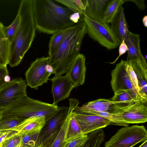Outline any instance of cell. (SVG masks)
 <instances>
[{"label":"cell","mask_w":147,"mask_h":147,"mask_svg":"<svg viewBox=\"0 0 147 147\" xmlns=\"http://www.w3.org/2000/svg\"><path fill=\"white\" fill-rule=\"evenodd\" d=\"M27 86L26 80L21 78L13 79L3 85L0 88V111L27 96Z\"/></svg>","instance_id":"8"},{"label":"cell","mask_w":147,"mask_h":147,"mask_svg":"<svg viewBox=\"0 0 147 147\" xmlns=\"http://www.w3.org/2000/svg\"><path fill=\"white\" fill-rule=\"evenodd\" d=\"M85 61V56L80 53L67 74L76 87L83 85L85 82L86 69Z\"/></svg>","instance_id":"16"},{"label":"cell","mask_w":147,"mask_h":147,"mask_svg":"<svg viewBox=\"0 0 147 147\" xmlns=\"http://www.w3.org/2000/svg\"><path fill=\"white\" fill-rule=\"evenodd\" d=\"M110 23L111 30L119 45L123 40L126 38L129 31L122 6L120 7Z\"/></svg>","instance_id":"14"},{"label":"cell","mask_w":147,"mask_h":147,"mask_svg":"<svg viewBox=\"0 0 147 147\" xmlns=\"http://www.w3.org/2000/svg\"><path fill=\"white\" fill-rule=\"evenodd\" d=\"M20 17L18 30L10 45L8 64L11 67L20 64L30 48L35 36L33 0H22L18 11Z\"/></svg>","instance_id":"2"},{"label":"cell","mask_w":147,"mask_h":147,"mask_svg":"<svg viewBox=\"0 0 147 147\" xmlns=\"http://www.w3.org/2000/svg\"><path fill=\"white\" fill-rule=\"evenodd\" d=\"M142 22L144 26L147 27V16L145 15L143 17L142 20Z\"/></svg>","instance_id":"39"},{"label":"cell","mask_w":147,"mask_h":147,"mask_svg":"<svg viewBox=\"0 0 147 147\" xmlns=\"http://www.w3.org/2000/svg\"><path fill=\"white\" fill-rule=\"evenodd\" d=\"M46 123L44 116L32 117L24 120L13 130L22 134L30 131L41 130Z\"/></svg>","instance_id":"21"},{"label":"cell","mask_w":147,"mask_h":147,"mask_svg":"<svg viewBox=\"0 0 147 147\" xmlns=\"http://www.w3.org/2000/svg\"><path fill=\"white\" fill-rule=\"evenodd\" d=\"M59 107L25 96L8 107L0 111V118L24 120L32 117L44 116L46 123L57 112Z\"/></svg>","instance_id":"4"},{"label":"cell","mask_w":147,"mask_h":147,"mask_svg":"<svg viewBox=\"0 0 147 147\" xmlns=\"http://www.w3.org/2000/svg\"><path fill=\"white\" fill-rule=\"evenodd\" d=\"M52 74L53 69L50 63L49 57L37 58L26 71L25 80L28 86L37 90L39 86L47 82Z\"/></svg>","instance_id":"6"},{"label":"cell","mask_w":147,"mask_h":147,"mask_svg":"<svg viewBox=\"0 0 147 147\" xmlns=\"http://www.w3.org/2000/svg\"><path fill=\"white\" fill-rule=\"evenodd\" d=\"M4 27L0 21V69L7 67L10 52V44L5 33Z\"/></svg>","instance_id":"22"},{"label":"cell","mask_w":147,"mask_h":147,"mask_svg":"<svg viewBox=\"0 0 147 147\" xmlns=\"http://www.w3.org/2000/svg\"><path fill=\"white\" fill-rule=\"evenodd\" d=\"M49 80L52 83V104L54 105H57L59 102L68 98L72 90L76 87L67 74L63 76H54Z\"/></svg>","instance_id":"12"},{"label":"cell","mask_w":147,"mask_h":147,"mask_svg":"<svg viewBox=\"0 0 147 147\" xmlns=\"http://www.w3.org/2000/svg\"><path fill=\"white\" fill-rule=\"evenodd\" d=\"M128 49L127 47L125 42V40H123L119 45V55L113 62L109 63L111 64L115 63L121 56L124 54L127 51Z\"/></svg>","instance_id":"35"},{"label":"cell","mask_w":147,"mask_h":147,"mask_svg":"<svg viewBox=\"0 0 147 147\" xmlns=\"http://www.w3.org/2000/svg\"><path fill=\"white\" fill-rule=\"evenodd\" d=\"M68 110L69 107H59L57 112L41 130L37 143L41 144L42 147H48L59 131Z\"/></svg>","instance_id":"9"},{"label":"cell","mask_w":147,"mask_h":147,"mask_svg":"<svg viewBox=\"0 0 147 147\" xmlns=\"http://www.w3.org/2000/svg\"><path fill=\"white\" fill-rule=\"evenodd\" d=\"M127 64L126 61L121 60L116 65L115 68L111 71V84L114 93L120 90L134 89L136 90L127 72Z\"/></svg>","instance_id":"13"},{"label":"cell","mask_w":147,"mask_h":147,"mask_svg":"<svg viewBox=\"0 0 147 147\" xmlns=\"http://www.w3.org/2000/svg\"><path fill=\"white\" fill-rule=\"evenodd\" d=\"M18 133V132L17 131L13 130L8 131L0 137V145L6 140Z\"/></svg>","instance_id":"37"},{"label":"cell","mask_w":147,"mask_h":147,"mask_svg":"<svg viewBox=\"0 0 147 147\" xmlns=\"http://www.w3.org/2000/svg\"><path fill=\"white\" fill-rule=\"evenodd\" d=\"M21 141V135L18 133L4 141L0 147H20Z\"/></svg>","instance_id":"32"},{"label":"cell","mask_w":147,"mask_h":147,"mask_svg":"<svg viewBox=\"0 0 147 147\" xmlns=\"http://www.w3.org/2000/svg\"><path fill=\"white\" fill-rule=\"evenodd\" d=\"M88 134H83L67 142L65 147H80L87 140Z\"/></svg>","instance_id":"33"},{"label":"cell","mask_w":147,"mask_h":147,"mask_svg":"<svg viewBox=\"0 0 147 147\" xmlns=\"http://www.w3.org/2000/svg\"><path fill=\"white\" fill-rule=\"evenodd\" d=\"M9 74L7 67L0 69V88L6 83L5 80V78L9 75Z\"/></svg>","instance_id":"36"},{"label":"cell","mask_w":147,"mask_h":147,"mask_svg":"<svg viewBox=\"0 0 147 147\" xmlns=\"http://www.w3.org/2000/svg\"><path fill=\"white\" fill-rule=\"evenodd\" d=\"M41 130L32 131L20 134L21 135V146L35 147L37 144Z\"/></svg>","instance_id":"27"},{"label":"cell","mask_w":147,"mask_h":147,"mask_svg":"<svg viewBox=\"0 0 147 147\" xmlns=\"http://www.w3.org/2000/svg\"><path fill=\"white\" fill-rule=\"evenodd\" d=\"M69 106L67 116L58 133L48 147H65L66 144V136L68 127L71 114L79 104L77 99H69Z\"/></svg>","instance_id":"18"},{"label":"cell","mask_w":147,"mask_h":147,"mask_svg":"<svg viewBox=\"0 0 147 147\" xmlns=\"http://www.w3.org/2000/svg\"><path fill=\"white\" fill-rule=\"evenodd\" d=\"M24 120L12 118H0V130H13Z\"/></svg>","instance_id":"31"},{"label":"cell","mask_w":147,"mask_h":147,"mask_svg":"<svg viewBox=\"0 0 147 147\" xmlns=\"http://www.w3.org/2000/svg\"><path fill=\"white\" fill-rule=\"evenodd\" d=\"M82 134H86L111 124V121L105 118L93 114L78 113L73 111Z\"/></svg>","instance_id":"11"},{"label":"cell","mask_w":147,"mask_h":147,"mask_svg":"<svg viewBox=\"0 0 147 147\" xmlns=\"http://www.w3.org/2000/svg\"><path fill=\"white\" fill-rule=\"evenodd\" d=\"M138 147H147V140L144 141Z\"/></svg>","instance_id":"40"},{"label":"cell","mask_w":147,"mask_h":147,"mask_svg":"<svg viewBox=\"0 0 147 147\" xmlns=\"http://www.w3.org/2000/svg\"><path fill=\"white\" fill-rule=\"evenodd\" d=\"M126 0H111L107 5L103 15L105 22L110 23L115 17L122 5Z\"/></svg>","instance_id":"24"},{"label":"cell","mask_w":147,"mask_h":147,"mask_svg":"<svg viewBox=\"0 0 147 147\" xmlns=\"http://www.w3.org/2000/svg\"><path fill=\"white\" fill-rule=\"evenodd\" d=\"M144 97L134 89L120 90L114 93L110 100L113 103L126 102L129 100Z\"/></svg>","instance_id":"23"},{"label":"cell","mask_w":147,"mask_h":147,"mask_svg":"<svg viewBox=\"0 0 147 147\" xmlns=\"http://www.w3.org/2000/svg\"><path fill=\"white\" fill-rule=\"evenodd\" d=\"M111 0H87L85 14L93 20L105 26H110L103 19L104 13Z\"/></svg>","instance_id":"15"},{"label":"cell","mask_w":147,"mask_h":147,"mask_svg":"<svg viewBox=\"0 0 147 147\" xmlns=\"http://www.w3.org/2000/svg\"><path fill=\"white\" fill-rule=\"evenodd\" d=\"M66 6L75 12L82 14L85 13L87 0H54Z\"/></svg>","instance_id":"28"},{"label":"cell","mask_w":147,"mask_h":147,"mask_svg":"<svg viewBox=\"0 0 147 147\" xmlns=\"http://www.w3.org/2000/svg\"><path fill=\"white\" fill-rule=\"evenodd\" d=\"M147 140V131L143 125H133L118 129L105 147H133Z\"/></svg>","instance_id":"5"},{"label":"cell","mask_w":147,"mask_h":147,"mask_svg":"<svg viewBox=\"0 0 147 147\" xmlns=\"http://www.w3.org/2000/svg\"><path fill=\"white\" fill-rule=\"evenodd\" d=\"M126 70L134 87L137 91L141 94L137 76L131 66L127 63L126 67Z\"/></svg>","instance_id":"34"},{"label":"cell","mask_w":147,"mask_h":147,"mask_svg":"<svg viewBox=\"0 0 147 147\" xmlns=\"http://www.w3.org/2000/svg\"><path fill=\"white\" fill-rule=\"evenodd\" d=\"M36 29L53 34L76 24L73 20L76 12L68 7L59 6L51 0H33Z\"/></svg>","instance_id":"1"},{"label":"cell","mask_w":147,"mask_h":147,"mask_svg":"<svg viewBox=\"0 0 147 147\" xmlns=\"http://www.w3.org/2000/svg\"><path fill=\"white\" fill-rule=\"evenodd\" d=\"M84 20L86 26L87 33L101 46L109 50L119 46L111 30L110 26H107L96 21L85 13Z\"/></svg>","instance_id":"7"},{"label":"cell","mask_w":147,"mask_h":147,"mask_svg":"<svg viewBox=\"0 0 147 147\" xmlns=\"http://www.w3.org/2000/svg\"><path fill=\"white\" fill-rule=\"evenodd\" d=\"M8 130H0V137L2 136V135L5 133L6 132H7Z\"/></svg>","instance_id":"41"},{"label":"cell","mask_w":147,"mask_h":147,"mask_svg":"<svg viewBox=\"0 0 147 147\" xmlns=\"http://www.w3.org/2000/svg\"><path fill=\"white\" fill-rule=\"evenodd\" d=\"M87 33V27L83 21L69 28L59 47L50 57L49 62L55 76L67 74L80 53L83 38Z\"/></svg>","instance_id":"3"},{"label":"cell","mask_w":147,"mask_h":147,"mask_svg":"<svg viewBox=\"0 0 147 147\" xmlns=\"http://www.w3.org/2000/svg\"><path fill=\"white\" fill-rule=\"evenodd\" d=\"M83 134L80 127L75 119L73 112L70 116L68 127L66 141H69L76 137Z\"/></svg>","instance_id":"29"},{"label":"cell","mask_w":147,"mask_h":147,"mask_svg":"<svg viewBox=\"0 0 147 147\" xmlns=\"http://www.w3.org/2000/svg\"><path fill=\"white\" fill-rule=\"evenodd\" d=\"M20 147H25V146H20Z\"/></svg>","instance_id":"43"},{"label":"cell","mask_w":147,"mask_h":147,"mask_svg":"<svg viewBox=\"0 0 147 147\" xmlns=\"http://www.w3.org/2000/svg\"><path fill=\"white\" fill-rule=\"evenodd\" d=\"M113 103L110 99L100 98L89 102L81 107L78 106L74 111L84 114H89L92 112H105L110 113Z\"/></svg>","instance_id":"19"},{"label":"cell","mask_w":147,"mask_h":147,"mask_svg":"<svg viewBox=\"0 0 147 147\" xmlns=\"http://www.w3.org/2000/svg\"><path fill=\"white\" fill-rule=\"evenodd\" d=\"M20 22V16L18 13L15 19L11 24L8 26H4V32L10 44L12 42L15 37L18 30Z\"/></svg>","instance_id":"30"},{"label":"cell","mask_w":147,"mask_h":147,"mask_svg":"<svg viewBox=\"0 0 147 147\" xmlns=\"http://www.w3.org/2000/svg\"><path fill=\"white\" fill-rule=\"evenodd\" d=\"M140 35L129 31L125 39V42L128 48L126 61H139L144 63H147L145 57L141 51Z\"/></svg>","instance_id":"17"},{"label":"cell","mask_w":147,"mask_h":147,"mask_svg":"<svg viewBox=\"0 0 147 147\" xmlns=\"http://www.w3.org/2000/svg\"><path fill=\"white\" fill-rule=\"evenodd\" d=\"M126 62L131 66L137 76L141 94L147 98V63L135 60Z\"/></svg>","instance_id":"20"},{"label":"cell","mask_w":147,"mask_h":147,"mask_svg":"<svg viewBox=\"0 0 147 147\" xmlns=\"http://www.w3.org/2000/svg\"><path fill=\"white\" fill-rule=\"evenodd\" d=\"M69 28L61 30L52 34L49 43L48 57H50L59 47L63 40Z\"/></svg>","instance_id":"26"},{"label":"cell","mask_w":147,"mask_h":147,"mask_svg":"<svg viewBox=\"0 0 147 147\" xmlns=\"http://www.w3.org/2000/svg\"><path fill=\"white\" fill-rule=\"evenodd\" d=\"M114 114L125 124L146 123L147 121V99L138 100Z\"/></svg>","instance_id":"10"},{"label":"cell","mask_w":147,"mask_h":147,"mask_svg":"<svg viewBox=\"0 0 147 147\" xmlns=\"http://www.w3.org/2000/svg\"><path fill=\"white\" fill-rule=\"evenodd\" d=\"M88 138L80 147H100L105 140V135L103 128L99 129L88 134Z\"/></svg>","instance_id":"25"},{"label":"cell","mask_w":147,"mask_h":147,"mask_svg":"<svg viewBox=\"0 0 147 147\" xmlns=\"http://www.w3.org/2000/svg\"><path fill=\"white\" fill-rule=\"evenodd\" d=\"M130 1L134 2L140 11H143L146 8V6L144 0H126V1Z\"/></svg>","instance_id":"38"},{"label":"cell","mask_w":147,"mask_h":147,"mask_svg":"<svg viewBox=\"0 0 147 147\" xmlns=\"http://www.w3.org/2000/svg\"><path fill=\"white\" fill-rule=\"evenodd\" d=\"M35 147H42L41 144H37Z\"/></svg>","instance_id":"42"}]
</instances>
